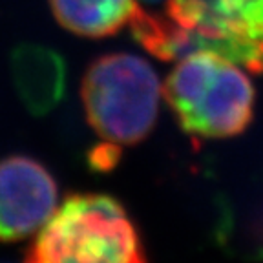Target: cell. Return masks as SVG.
I'll return each mask as SVG.
<instances>
[{
	"label": "cell",
	"mask_w": 263,
	"mask_h": 263,
	"mask_svg": "<svg viewBox=\"0 0 263 263\" xmlns=\"http://www.w3.org/2000/svg\"><path fill=\"white\" fill-rule=\"evenodd\" d=\"M238 66L210 51L192 53L177 62L163 93L186 134L223 139L249 126L254 88Z\"/></svg>",
	"instance_id": "cell-1"
},
{
	"label": "cell",
	"mask_w": 263,
	"mask_h": 263,
	"mask_svg": "<svg viewBox=\"0 0 263 263\" xmlns=\"http://www.w3.org/2000/svg\"><path fill=\"white\" fill-rule=\"evenodd\" d=\"M35 263L144 261L139 236L124 209L103 194H75L57 206L26 254Z\"/></svg>",
	"instance_id": "cell-2"
},
{
	"label": "cell",
	"mask_w": 263,
	"mask_h": 263,
	"mask_svg": "<svg viewBox=\"0 0 263 263\" xmlns=\"http://www.w3.org/2000/svg\"><path fill=\"white\" fill-rule=\"evenodd\" d=\"M82 103L99 136L111 144H136L154 128L161 84L146 61L130 53L104 55L88 68Z\"/></svg>",
	"instance_id": "cell-3"
},
{
	"label": "cell",
	"mask_w": 263,
	"mask_h": 263,
	"mask_svg": "<svg viewBox=\"0 0 263 263\" xmlns=\"http://www.w3.org/2000/svg\"><path fill=\"white\" fill-rule=\"evenodd\" d=\"M166 13L214 42V53L263 73V0H166Z\"/></svg>",
	"instance_id": "cell-4"
},
{
	"label": "cell",
	"mask_w": 263,
	"mask_h": 263,
	"mask_svg": "<svg viewBox=\"0 0 263 263\" xmlns=\"http://www.w3.org/2000/svg\"><path fill=\"white\" fill-rule=\"evenodd\" d=\"M57 210V185L29 157L0 161V241H18L42 229Z\"/></svg>",
	"instance_id": "cell-5"
},
{
	"label": "cell",
	"mask_w": 263,
	"mask_h": 263,
	"mask_svg": "<svg viewBox=\"0 0 263 263\" xmlns=\"http://www.w3.org/2000/svg\"><path fill=\"white\" fill-rule=\"evenodd\" d=\"M62 28L82 37H108L130 24L139 11L136 0H49Z\"/></svg>",
	"instance_id": "cell-6"
}]
</instances>
